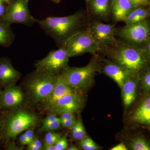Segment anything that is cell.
<instances>
[{
  "label": "cell",
  "instance_id": "cell-1",
  "mask_svg": "<svg viewBox=\"0 0 150 150\" xmlns=\"http://www.w3.org/2000/svg\"><path fill=\"white\" fill-rule=\"evenodd\" d=\"M86 16L83 11L63 17H48L37 19V23L47 35L53 38L59 48L75 33L85 30Z\"/></svg>",
  "mask_w": 150,
  "mask_h": 150
},
{
  "label": "cell",
  "instance_id": "cell-2",
  "mask_svg": "<svg viewBox=\"0 0 150 150\" xmlns=\"http://www.w3.org/2000/svg\"><path fill=\"white\" fill-rule=\"evenodd\" d=\"M110 48L115 63L132 75L137 74L147 64L141 50L127 44L118 42L113 46H107Z\"/></svg>",
  "mask_w": 150,
  "mask_h": 150
},
{
  "label": "cell",
  "instance_id": "cell-3",
  "mask_svg": "<svg viewBox=\"0 0 150 150\" xmlns=\"http://www.w3.org/2000/svg\"><path fill=\"white\" fill-rule=\"evenodd\" d=\"M59 76L41 72L35 70L25 81L28 94L35 103L43 102L56 86Z\"/></svg>",
  "mask_w": 150,
  "mask_h": 150
},
{
  "label": "cell",
  "instance_id": "cell-4",
  "mask_svg": "<svg viewBox=\"0 0 150 150\" xmlns=\"http://www.w3.org/2000/svg\"><path fill=\"white\" fill-rule=\"evenodd\" d=\"M38 118L33 112L18 109L10 113L4 122V135L6 139H13L25 130L37 126Z\"/></svg>",
  "mask_w": 150,
  "mask_h": 150
},
{
  "label": "cell",
  "instance_id": "cell-5",
  "mask_svg": "<svg viewBox=\"0 0 150 150\" xmlns=\"http://www.w3.org/2000/svg\"><path fill=\"white\" fill-rule=\"evenodd\" d=\"M99 69L97 63L93 60L85 67H69L59 76L75 89L85 91L91 85L94 76Z\"/></svg>",
  "mask_w": 150,
  "mask_h": 150
},
{
  "label": "cell",
  "instance_id": "cell-6",
  "mask_svg": "<svg viewBox=\"0 0 150 150\" xmlns=\"http://www.w3.org/2000/svg\"><path fill=\"white\" fill-rule=\"evenodd\" d=\"M63 47L66 48L70 58L86 53H95L102 49L87 28L72 35Z\"/></svg>",
  "mask_w": 150,
  "mask_h": 150
},
{
  "label": "cell",
  "instance_id": "cell-7",
  "mask_svg": "<svg viewBox=\"0 0 150 150\" xmlns=\"http://www.w3.org/2000/svg\"><path fill=\"white\" fill-rule=\"evenodd\" d=\"M70 57L64 47L53 50L35 64L36 70L41 72L59 76L69 67Z\"/></svg>",
  "mask_w": 150,
  "mask_h": 150
},
{
  "label": "cell",
  "instance_id": "cell-8",
  "mask_svg": "<svg viewBox=\"0 0 150 150\" xmlns=\"http://www.w3.org/2000/svg\"><path fill=\"white\" fill-rule=\"evenodd\" d=\"M118 35L129 45L142 50L150 40V21L126 25L118 30Z\"/></svg>",
  "mask_w": 150,
  "mask_h": 150
},
{
  "label": "cell",
  "instance_id": "cell-9",
  "mask_svg": "<svg viewBox=\"0 0 150 150\" xmlns=\"http://www.w3.org/2000/svg\"><path fill=\"white\" fill-rule=\"evenodd\" d=\"M29 0H12L7 5L6 13L0 21L12 23H20L31 26L37 23V19L33 16L28 7Z\"/></svg>",
  "mask_w": 150,
  "mask_h": 150
},
{
  "label": "cell",
  "instance_id": "cell-10",
  "mask_svg": "<svg viewBox=\"0 0 150 150\" xmlns=\"http://www.w3.org/2000/svg\"><path fill=\"white\" fill-rule=\"evenodd\" d=\"M87 29L102 49L105 46H113L118 42L115 37L116 29L113 25L95 21L89 24Z\"/></svg>",
  "mask_w": 150,
  "mask_h": 150
},
{
  "label": "cell",
  "instance_id": "cell-11",
  "mask_svg": "<svg viewBox=\"0 0 150 150\" xmlns=\"http://www.w3.org/2000/svg\"><path fill=\"white\" fill-rule=\"evenodd\" d=\"M83 103V98L76 91L62 97L47 110L56 115L66 112L74 114L80 111Z\"/></svg>",
  "mask_w": 150,
  "mask_h": 150
},
{
  "label": "cell",
  "instance_id": "cell-12",
  "mask_svg": "<svg viewBox=\"0 0 150 150\" xmlns=\"http://www.w3.org/2000/svg\"><path fill=\"white\" fill-rule=\"evenodd\" d=\"M21 74L12 65L8 58L0 59V86L7 88L14 86Z\"/></svg>",
  "mask_w": 150,
  "mask_h": 150
},
{
  "label": "cell",
  "instance_id": "cell-13",
  "mask_svg": "<svg viewBox=\"0 0 150 150\" xmlns=\"http://www.w3.org/2000/svg\"><path fill=\"white\" fill-rule=\"evenodd\" d=\"M24 95L21 88L16 86L7 88L0 95V107L14 108L22 103Z\"/></svg>",
  "mask_w": 150,
  "mask_h": 150
},
{
  "label": "cell",
  "instance_id": "cell-14",
  "mask_svg": "<svg viewBox=\"0 0 150 150\" xmlns=\"http://www.w3.org/2000/svg\"><path fill=\"white\" fill-rule=\"evenodd\" d=\"M75 91V89L67 84L59 76L58 81L53 91L45 100L41 102V105L45 110H48L62 97Z\"/></svg>",
  "mask_w": 150,
  "mask_h": 150
},
{
  "label": "cell",
  "instance_id": "cell-15",
  "mask_svg": "<svg viewBox=\"0 0 150 150\" xmlns=\"http://www.w3.org/2000/svg\"><path fill=\"white\" fill-rule=\"evenodd\" d=\"M103 68V72L115 81L120 88L127 79L132 75L115 63L107 62Z\"/></svg>",
  "mask_w": 150,
  "mask_h": 150
},
{
  "label": "cell",
  "instance_id": "cell-16",
  "mask_svg": "<svg viewBox=\"0 0 150 150\" xmlns=\"http://www.w3.org/2000/svg\"><path fill=\"white\" fill-rule=\"evenodd\" d=\"M132 118L135 123L150 129V94L142 100L134 110Z\"/></svg>",
  "mask_w": 150,
  "mask_h": 150
},
{
  "label": "cell",
  "instance_id": "cell-17",
  "mask_svg": "<svg viewBox=\"0 0 150 150\" xmlns=\"http://www.w3.org/2000/svg\"><path fill=\"white\" fill-rule=\"evenodd\" d=\"M135 8L131 0H111L110 11L117 21H123Z\"/></svg>",
  "mask_w": 150,
  "mask_h": 150
},
{
  "label": "cell",
  "instance_id": "cell-18",
  "mask_svg": "<svg viewBox=\"0 0 150 150\" xmlns=\"http://www.w3.org/2000/svg\"><path fill=\"white\" fill-rule=\"evenodd\" d=\"M131 75L125 81L122 88V98L124 105L128 107L134 102L137 96V83Z\"/></svg>",
  "mask_w": 150,
  "mask_h": 150
},
{
  "label": "cell",
  "instance_id": "cell-19",
  "mask_svg": "<svg viewBox=\"0 0 150 150\" xmlns=\"http://www.w3.org/2000/svg\"><path fill=\"white\" fill-rule=\"evenodd\" d=\"M150 16V11L145 6L135 8L123 19L126 25L139 23L148 19Z\"/></svg>",
  "mask_w": 150,
  "mask_h": 150
},
{
  "label": "cell",
  "instance_id": "cell-20",
  "mask_svg": "<svg viewBox=\"0 0 150 150\" xmlns=\"http://www.w3.org/2000/svg\"><path fill=\"white\" fill-rule=\"evenodd\" d=\"M110 0H88L90 12L93 15L105 17L109 15Z\"/></svg>",
  "mask_w": 150,
  "mask_h": 150
},
{
  "label": "cell",
  "instance_id": "cell-21",
  "mask_svg": "<svg viewBox=\"0 0 150 150\" xmlns=\"http://www.w3.org/2000/svg\"><path fill=\"white\" fill-rule=\"evenodd\" d=\"M11 25L0 21V46L3 47H9L15 39V35L11 28Z\"/></svg>",
  "mask_w": 150,
  "mask_h": 150
},
{
  "label": "cell",
  "instance_id": "cell-22",
  "mask_svg": "<svg viewBox=\"0 0 150 150\" xmlns=\"http://www.w3.org/2000/svg\"><path fill=\"white\" fill-rule=\"evenodd\" d=\"M131 148L134 150H150V143L143 137H138L132 142Z\"/></svg>",
  "mask_w": 150,
  "mask_h": 150
},
{
  "label": "cell",
  "instance_id": "cell-23",
  "mask_svg": "<svg viewBox=\"0 0 150 150\" xmlns=\"http://www.w3.org/2000/svg\"><path fill=\"white\" fill-rule=\"evenodd\" d=\"M61 137V134L55 132H48L45 135L44 144L52 145L59 141Z\"/></svg>",
  "mask_w": 150,
  "mask_h": 150
},
{
  "label": "cell",
  "instance_id": "cell-24",
  "mask_svg": "<svg viewBox=\"0 0 150 150\" xmlns=\"http://www.w3.org/2000/svg\"><path fill=\"white\" fill-rule=\"evenodd\" d=\"M61 125V121L60 118H58L55 121L52 123L46 125H42L40 129V131L41 132L43 131H55L60 128Z\"/></svg>",
  "mask_w": 150,
  "mask_h": 150
},
{
  "label": "cell",
  "instance_id": "cell-25",
  "mask_svg": "<svg viewBox=\"0 0 150 150\" xmlns=\"http://www.w3.org/2000/svg\"><path fill=\"white\" fill-rule=\"evenodd\" d=\"M86 132L82 122H81L77 130L74 132H72V136L73 139L76 140L82 139L85 137Z\"/></svg>",
  "mask_w": 150,
  "mask_h": 150
},
{
  "label": "cell",
  "instance_id": "cell-26",
  "mask_svg": "<svg viewBox=\"0 0 150 150\" xmlns=\"http://www.w3.org/2000/svg\"><path fill=\"white\" fill-rule=\"evenodd\" d=\"M55 150H64L68 149V142L66 136L61 137L55 144Z\"/></svg>",
  "mask_w": 150,
  "mask_h": 150
},
{
  "label": "cell",
  "instance_id": "cell-27",
  "mask_svg": "<svg viewBox=\"0 0 150 150\" xmlns=\"http://www.w3.org/2000/svg\"><path fill=\"white\" fill-rule=\"evenodd\" d=\"M142 85L146 91L150 90V72L146 74L143 77Z\"/></svg>",
  "mask_w": 150,
  "mask_h": 150
},
{
  "label": "cell",
  "instance_id": "cell-28",
  "mask_svg": "<svg viewBox=\"0 0 150 150\" xmlns=\"http://www.w3.org/2000/svg\"><path fill=\"white\" fill-rule=\"evenodd\" d=\"M141 51L146 61H150V40Z\"/></svg>",
  "mask_w": 150,
  "mask_h": 150
},
{
  "label": "cell",
  "instance_id": "cell-29",
  "mask_svg": "<svg viewBox=\"0 0 150 150\" xmlns=\"http://www.w3.org/2000/svg\"><path fill=\"white\" fill-rule=\"evenodd\" d=\"M80 146L85 150H96L99 148L94 142L91 144H86L81 142Z\"/></svg>",
  "mask_w": 150,
  "mask_h": 150
},
{
  "label": "cell",
  "instance_id": "cell-30",
  "mask_svg": "<svg viewBox=\"0 0 150 150\" xmlns=\"http://www.w3.org/2000/svg\"><path fill=\"white\" fill-rule=\"evenodd\" d=\"M76 118L69 120L61 121V125L63 127L67 129H72L76 123Z\"/></svg>",
  "mask_w": 150,
  "mask_h": 150
},
{
  "label": "cell",
  "instance_id": "cell-31",
  "mask_svg": "<svg viewBox=\"0 0 150 150\" xmlns=\"http://www.w3.org/2000/svg\"><path fill=\"white\" fill-rule=\"evenodd\" d=\"M135 7L146 6L149 4V0H131Z\"/></svg>",
  "mask_w": 150,
  "mask_h": 150
},
{
  "label": "cell",
  "instance_id": "cell-32",
  "mask_svg": "<svg viewBox=\"0 0 150 150\" xmlns=\"http://www.w3.org/2000/svg\"><path fill=\"white\" fill-rule=\"evenodd\" d=\"M33 128L28 129L25 132L24 134L30 143H32L35 139V134Z\"/></svg>",
  "mask_w": 150,
  "mask_h": 150
},
{
  "label": "cell",
  "instance_id": "cell-33",
  "mask_svg": "<svg viewBox=\"0 0 150 150\" xmlns=\"http://www.w3.org/2000/svg\"><path fill=\"white\" fill-rule=\"evenodd\" d=\"M60 119L61 121L64 120H69L71 119H74L75 117L74 113L70 112H64L60 114Z\"/></svg>",
  "mask_w": 150,
  "mask_h": 150
},
{
  "label": "cell",
  "instance_id": "cell-34",
  "mask_svg": "<svg viewBox=\"0 0 150 150\" xmlns=\"http://www.w3.org/2000/svg\"><path fill=\"white\" fill-rule=\"evenodd\" d=\"M58 117L56 116V114H51L48 115L47 117L43 121V125H46V124H49V123H52L53 121L58 118Z\"/></svg>",
  "mask_w": 150,
  "mask_h": 150
},
{
  "label": "cell",
  "instance_id": "cell-35",
  "mask_svg": "<svg viewBox=\"0 0 150 150\" xmlns=\"http://www.w3.org/2000/svg\"><path fill=\"white\" fill-rule=\"evenodd\" d=\"M19 142L20 145L25 146V145H28L29 144H31L30 142L27 139L25 134H22L19 138Z\"/></svg>",
  "mask_w": 150,
  "mask_h": 150
},
{
  "label": "cell",
  "instance_id": "cell-36",
  "mask_svg": "<svg viewBox=\"0 0 150 150\" xmlns=\"http://www.w3.org/2000/svg\"><path fill=\"white\" fill-rule=\"evenodd\" d=\"M127 148L123 143H121L113 147L110 150H127Z\"/></svg>",
  "mask_w": 150,
  "mask_h": 150
},
{
  "label": "cell",
  "instance_id": "cell-37",
  "mask_svg": "<svg viewBox=\"0 0 150 150\" xmlns=\"http://www.w3.org/2000/svg\"><path fill=\"white\" fill-rule=\"evenodd\" d=\"M7 6V5H6V4L0 5V19L5 14Z\"/></svg>",
  "mask_w": 150,
  "mask_h": 150
},
{
  "label": "cell",
  "instance_id": "cell-38",
  "mask_svg": "<svg viewBox=\"0 0 150 150\" xmlns=\"http://www.w3.org/2000/svg\"><path fill=\"white\" fill-rule=\"evenodd\" d=\"M31 143L36 146L37 147L39 148L40 150H43V145H42V143H41L40 140L35 139L34 141Z\"/></svg>",
  "mask_w": 150,
  "mask_h": 150
},
{
  "label": "cell",
  "instance_id": "cell-39",
  "mask_svg": "<svg viewBox=\"0 0 150 150\" xmlns=\"http://www.w3.org/2000/svg\"><path fill=\"white\" fill-rule=\"evenodd\" d=\"M81 142L86 144H91L94 142L90 138L87 137H85L81 140Z\"/></svg>",
  "mask_w": 150,
  "mask_h": 150
},
{
  "label": "cell",
  "instance_id": "cell-40",
  "mask_svg": "<svg viewBox=\"0 0 150 150\" xmlns=\"http://www.w3.org/2000/svg\"><path fill=\"white\" fill-rule=\"evenodd\" d=\"M27 150H40L39 148L37 147L35 145L32 143L28 145Z\"/></svg>",
  "mask_w": 150,
  "mask_h": 150
},
{
  "label": "cell",
  "instance_id": "cell-41",
  "mask_svg": "<svg viewBox=\"0 0 150 150\" xmlns=\"http://www.w3.org/2000/svg\"><path fill=\"white\" fill-rule=\"evenodd\" d=\"M8 149L9 150L17 149V147L16 146L13 144H9L8 145Z\"/></svg>",
  "mask_w": 150,
  "mask_h": 150
},
{
  "label": "cell",
  "instance_id": "cell-42",
  "mask_svg": "<svg viewBox=\"0 0 150 150\" xmlns=\"http://www.w3.org/2000/svg\"><path fill=\"white\" fill-rule=\"evenodd\" d=\"M67 149L68 150H79V149H78V148L74 146H71Z\"/></svg>",
  "mask_w": 150,
  "mask_h": 150
},
{
  "label": "cell",
  "instance_id": "cell-43",
  "mask_svg": "<svg viewBox=\"0 0 150 150\" xmlns=\"http://www.w3.org/2000/svg\"><path fill=\"white\" fill-rule=\"evenodd\" d=\"M4 122H3L2 119L0 118V131L2 129H3V127H4Z\"/></svg>",
  "mask_w": 150,
  "mask_h": 150
},
{
  "label": "cell",
  "instance_id": "cell-44",
  "mask_svg": "<svg viewBox=\"0 0 150 150\" xmlns=\"http://www.w3.org/2000/svg\"><path fill=\"white\" fill-rule=\"evenodd\" d=\"M3 1L5 4H6L7 5L9 4H10L12 0H2Z\"/></svg>",
  "mask_w": 150,
  "mask_h": 150
},
{
  "label": "cell",
  "instance_id": "cell-45",
  "mask_svg": "<svg viewBox=\"0 0 150 150\" xmlns=\"http://www.w3.org/2000/svg\"><path fill=\"white\" fill-rule=\"evenodd\" d=\"M51 1H53L54 2V3L58 4V3L60 2L61 0H51Z\"/></svg>",
  "mask_w": 150,
  "mask_h": 150
},
{
  "label": "cell",
  "instance_id": "cell-46",
  "mask_svg": "<svg viewBox=\"0 0 150 150\" xmlns=\"http://www.w3.org/2000/svg\"><path fill=\"white\" fill-rule=\"evenodd\" d=\"M5 4V3L4 2L2 1V0H0V5L2 4Z\"/></svg>",
  "mask_w": 150,
  "mask_h": 150
},
{
  "label": "cell",
  "instance_id": "cell-47",
  "mask_svg": "<svg viewBox=\"0 0 150 150\" xmlns=\"http://www.w3.org/2000/svg\"><path fill=\"white\" fill-rule=\"evenodd\" d=\"M149 6H150V10H149V11H150V2H149Z\"/></svg>",
  "mask_w": 150,
  "mask_h": 150
}]
</instances>
